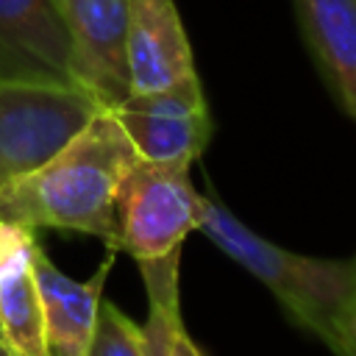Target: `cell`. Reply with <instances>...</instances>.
I'll use <instances>...</instances> for the list:
<instances>
[{
  "instance_id": "cell-13",
  "label": "cell",
  "mask_w": 356,
  "mask_h": 356,
  "mask_svg": "<svg viewBox=\"0 0 356 356\" xmlns=\"http://www.w3.org/2000/svg\"><path fill=\"white\" fill-rule=\"evenodd\" d=\"M164 356H206L200 350V345L189 337V331L184 328V323H178L170 337H167V348H164Z\"/></svg>"
},
{
  "instance_id": "cell-7",
  "label": "cell",
  "mask_w": 356,
  "mask_h": 356,
  "mask_svg": "<svg viewBox=\"0 0 356 356\" xmlns=\"http://www.w3.org/2000/svg\"><path fill=\"white\" fill-rule=\"evenodd\" d=\"M0 78L75 83L58 0H0Z\"/></svg>"
},
{
  "instance_id": "cell-11",
  "label": "cell",
  "mask_w": 356,
  "mask_h": 356,
  "mask_svg": "<svg viewBox=\"0 0 356 356\" xmlns=\"http://www.w3.org/2000/svg\"><path fill=\"white\" fill-rule=\"evenodd\" d=\"M292 6L325 86L356 120V0H292Z\"/></svg>"
},
{
  "instance_id": "cell-9",
  "label": "cell",
  "mask_w": 356,
  "mask_h": 356,
  "mask_svg": "<svg viewBox=\"0 0 356 356\" xmlns=\"http://www.w3.org/2000/svg\"><path fill=\"white\" fill-rule=\"evenodd\" d=\"M39 248L33 228L0 220V339L14 356H47L33 275Z\"/></svg>"
},
{
  "instance_id": "cell-5",
  "label": "cell",
  "mask_w": 356,
  "mask_h": 356,
  "mask_svg": "<svg viewBox=\"0 0 356 356\" xmlns=\"http://www.w3.org/2000/svg\"><path fill=\"white\" fill-rule=\"evenodd\" d=\"M139 159L195 161L211 136V114L200 78H189L161 92L128 95L111 108Z\"/></svg>"
},
{
  "instance_id": "cell-6",
  "label": "cell",
  "mask_w": 356,
  "mask_h": 356,
  "mask_svg": "<svg viewBox=\"0 0 356 356\" xmlns=\"http://www.w3.org/2000/svg\"><path fill=\"white\" fill-rule=\"evenodd\" d=\"M72 44V75L103 108L131 95L125 61V0H58Z\"/></svg>"
},
{
  "instance_id": "cell-1",
  "label": "cell",
  "mask_w": 356,
  "mask_h": 356,
  "mask_svg": "<svg viewBox=\"0 0 356 356\" xmlns=\"http://www.w3.org/2000/svg\"><path fill=\"white\" fill-rule=\"evenodd\" d=\"M136 150L111 108H100L56 156L0 186V220L89 234L117 250L120 189Z\"/></svg>"
},
{
  "instance_id": "cell-8",
  "label": "cell",
  "mask_w": 356,
  "mask_h": 356,
  "mask_svg": "<svg viewBox=\"0 0 356 356\" xmlns=\"http://www.w3.org/2000/svg\"><path fill=\"white\" fill-rule=\"evenodd\" d=\"M125 61L131 95L161 92L197 78L175 0H125Z\"/></svg>"
},
{
  "instance_id": "cell-4",
  "label": "cell",
  "mask_w": 356,
  "mask_h": 356,
  "mask_svg": "<svg viewBox=\"0 0 356 356\" xmlns=\"http://www.w3.org/2000/svg\"><path fill=\"white\" fill-rule=\"evenodd\" d=\"M203 195L189 181V161L136 159L120 189L117 250L156 261L178 256L189 231H197Z\"/></svg>"
},
{
  "instance_id": "cell-15",
  "label": "cell",
  "mask_w": 356,
  "mask_h": 356,
  "mask_svg": "<svg viewBox=\"0 0 356 356\" xmlns=\"http://www.w3.org/2000/svg\"><path fill=\"white\" fill-rule=\"evenodd\" d=\"M0 356H14V353H11V350L3 345V339H0Z\"/></svg>"
},
{
  "instance_id": "cell-14",
  "label": "cell",
  "mask_w": 356,
  "mask_h": 356,
  "mask_svg": "<svg viewBox=\"0 0 356 356\" xmlns=\"http://www.w3.org/2000/svg\"><path fill=\"white\" fill-rule=\"evenodd\" d=\"M334 356H356V309L348 320V328H345V337L339 342V348L334 350Z\"/></svg>"
},
{
  "instance_id": "cell-2",
  "label": "cell",
  "mask_w": 356,
  "mask_h": 356,
  "mask_svg": "<svg viewBox=\"0 0 356 356\" xmlns=\"http://www.w3.org/2000/svg\"><path fill=\"white\" fill-rule=\"evenodd\" d=\"M197 231L261 281L300 328L320 337L331 350L339 348L356 309V256L317 259L292 253L248 228L214 195H203Z\"/></svg>"
},
{
  "instance_id": "cell-12",
  "label": "cell",
  "mask_w": 356,
  "mask_h": 356,
  "mask_svg": "<svg viewBox=\"0 0 356 356\" xmlns=\"http://www.w3.org/2000/svg\"><path fill=\"white\" fill-rule=\"evenodd\" d=\"M86 356H150L145 328L134 323L111 300H100L97 323Z\"/></svg>"
},
{
  "instance_id": "cell-10",
  "label": "cell",
  "mask_w": 356,
  "mask_h": 356,
  "mask_svg": "<svg viewBox=\"0 0 356 356\" xmlns=\"http://www.w3.org/2000/svg\"><path fill=\"white\" fill-rule=\"evenodd\" d=\"M111 264H114V250L106 256L103 267L89 281H75L67 273H61L39 248L33 261V275L42 303L47 356H86L97 323V309L103 300V284Z\"/></svg>"
},
{
  "instance_id": "cell-3",
  "label": "cell",
  "mask_w": 356,
  "mask_h": 356,
  "mask_svg": "<svg viewBox=\"0 0 356 356\" xmlns=\"http://www.w3.org/2000/svg\"><path fill=\"white\" fill-rule=\"evenodd\" d=\"M100 108L78 83L0 78V186L56 156Z\"/></svg>"
}]
</instances>
